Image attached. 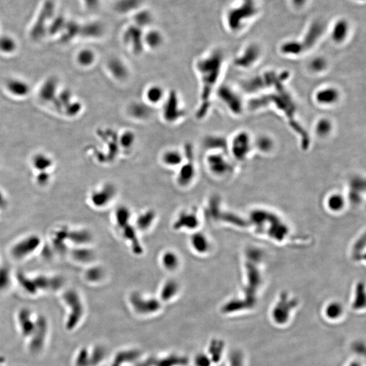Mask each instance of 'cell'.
<instances>
[{
    "instance_id": "obj_1",
    "label": "cell",
    "mask_w": 366,
    "mask_h": 366,
    "mask_svg": "<svg viewBox=\"0 0 366 366\" xmlns=\"http://www.w3.org/2000/svg\"><path fill=\"white\" fill-rule=\"evenodd\" d=\"M225 64V55L218 49L207 52L194 61V71L199 84L198 101L195 112L197 120L206 119L210 114L214 94L222 83Z\"/></svg>"
},
{
    "instance_id": "obj_2",
    "label": "cell",
    "mask_w": 366,
    "mask_h": 366,
    "mask_svg": "<svg viewBox=\"0 0 366 366\" xmlns=\"http://www.w3.org/2000/svg\"><path fill=\"white\" fill-rule=\"evenodd\" d=\"M297 106L293 94L288 88L287 83H283L265 93L252 97L250 103L247 105V107L252 110L270 108L284 116L289 126L297 133L303 149H308L310 143L309 134L305 131L297 119Z\"/></svg>"
},
{
    "instance_id": "obj_3",
    "label": "cell",
    "mask_w": 366,
    "mask_h": 366,
    "mask_svg": "<svg viewBox=\"0 0 366 366\" xmlns=\"http://www.w3.org/2000/svg\"><path fill=\"white\" fill-rule=\"evenodd\" d=\"M290 74L286 71L269 69L245 79L241 89L243 93L256 97L265 93L283 83H287Z\"/></svg>"
},
{
    "instance_id": "obj_4",
    "label": "cell",
    "mask_w": 366,
    "mask_h": 366,
    "mask_svg": "<svg viewBox=\"0 0 366 366\" xmlns=\"http://www.w3.org/2000/svg\"><path fill=\"white\" fill-rule=\"evenodd\" d=\"M214 99L233 117H240L247 109V102L241 89L228 83L220 84L214 94Z\"/></svg>"
},
{
    "instance_id": "obj_5",
    "label": "cell",
    "mask_w": 366,
    "mask_h": 366,
    "mask_svg": "<svg viewBox=\"0 0 366 366\" xmlns=\"http://www.w3.org/2000/svg\"><path fill=\"white\" fill-rule=\"evenodd\" d=\"M16 280L23 291L31 295L58 290L63 284L61 277L42 273L36 275L18 273Z\"/></svg>"
},
{
    "instance_id": "obj_6",
    "label": "cell",
    "mask_w": 366,
    "mask_h": 366,
    "mask_svg": "<svg viewBox=\"0 0 366 366\" xmlns=\"http://www.w3.org/2000/svg\"><path fill=\"white\" fill-rule=\"evenodd\" d=\"M160 107L161 118L168 125L178 124L187 116V111L183 103L182 97L177 90L167 91L165 99Z\"/></svg>"
},
{
    "instance_id": "obj_7",
    "label": "cell",
    "mask_w": 366,
    "mask_h": 366,
    "mask_svg": "<svg viewBox=\"0 0 366 366\" xmlns=\"http://www.w3.org/2000/svg\"><path fill=\"white\" fill-rule=\"evenodd\" d=\"M254 153V136L248 130L236 131L228 138V154L235 163L246 162Z\"/></svg>"
},
{
    "instance_id": "obj_8",
    "label": "cell",
    "mask_w": 366,
    "mask_h": 366,
    "mask_svg": "<svg viewBox=\"0 0 366 366\" xmlns=\"http://www.w3.org/2000/svg\"><path fill=\"white\" fill-rule=\"evenodd\" d=\"M42 238L39 235L31 234L22 237L11 245L9 254L15 261H24L29 259L42 247Z\"/></svg>"
},
{
    "instance_id": "obj_9",
    "label": "cell",
    "mask_w": 366,
    "mask_h": 366,
    "mask_svg": "<svg viewBox=\"0 0 366 366\" xmlns=\"http://www.w3.org/2000/svg\"><path fill=\"white\" fill-rule=\"evenodd\" d=\"M343 99V91L334 84H325L317 87L311 95L316 107L323 110H332L339 106Z\"/></svg>"
},
{
    "instance_id": "obj_10",
    "label": "cell",
    "mask_w": 366,
    "mask_h": 366,
    "mask_svg": "<svg viewBox=\"0 0 366 366\" xmlns=\"http://www.w3.org/2000/svg\"><path fill=\"white\" fill-rule=\"evenodd\" d=\"M184 160L177 169L176 181L181 187H187L194 182L197 176L195 151L191 143H186L183 148Z\"/></svg>"
},
{
    "instance_id": "obj_11",
    "label": "cell",
    "mask_w": 366,
    "mask_h": 366,
    "mask_svg": "<svg viewBox=\"0 0 366 366\" xmlns=\"http://www.w3.org/2000/svg\"><path fill=\"white\" fill-rule=\"evenodd\" d=\"M62 300L69 310L66 317V328L69 330H73L80 322L84 315V306L82 299L77 290L68 289L62 294Z\"/></svg>"
},
{
    "instance_id": "obj_12",
    "label": "cell",
    "mask_w": 366,
    "mask_h": 366,
    "mask_svg": "<svg viewBox=\"0 0 366 366\" xmlns=\"http://www.w3.org/2000/svg\"><path fill=\"white\" fill-rule=\"evenodd\" d=\"M234 163L228 153L226 152H207L205 157V164L208 172L218 178H224L232 173L234 170Z\"/></svg>"
},
{
    "instance_id": "obj_13",
    "label": "cell",
    "mask_w": 366,
    "mask_h": 366,
    "mask_svg": "<svg viewBox=\"0 0 366 366\" xmlns=\"http://www.w3.org/2000/svg\"><path fill=\"white\" fill-rule=\"evenodd\" d=\"M145 30L133 23L127 26L122 33V42L134 56H140L145 51L144 46Z\"/></svg>"
},
{
    "instance_id": "obj_14",
    "label": "cell",
    "mask_w": 366,
    "mask_h": 366,
    "mask_svg": "<svg viewBox=\"0 0 366 366\" xmlns=\"http://www.w3.org/2000/svg\"><path fill=\"white\" fill-rule=\"evenodd\" d=\"M262 52L256 45H249L244 49L234 59V64L237 69L247 71L256 67L260 63Z\"/></svg>"
},
{
    "instance_id": "obj_15",
    "label": "cell",
    "mask_w": 366,
    "mask_h": 366,
    "mask_svg": "<svg viewBox=\"0 0 366 366\" xmlns=\"http://www.w3.org/2000/svg\"><path fill=\"white\" fill-rule=\"evenodd\" d=\"M117 193L116 186L112 183H106L92 190L88 196L90 205L94 208H104L110 205Z\"/></svg>"
},
{
    "instance_id": "obj_16",
    "label": "cell",
    "mask_w": 366,
    "mask_h": 366,
    "mask_svg": "<svg viewBox=\"0 0 366 366\" xmlns=\"http://www.w3.org/2000/svg\"><path fill=\"white\" fill-rule=\"evenodd\" d=\"M49 332V323L44 316L37 317L36 328L29 339V349L32 354H37L43 349Z\"/></svg>"
},
{
    "instance_id": "obj_17",
    "label": "cell",
    "mask_w": 366,
    "mask_h": 366,
    "mask_svg": "<svg viewBox=\"0 0 366 366\" xmlns=\"http://www.w3.org/2000/svg\"><path fill=\"white\" fill-rule=\"evenodd\" d=\"M105 69L111 78L118 83H124L130 78V66L121 57H112L109 59L105 63Z\"/></svg>"
},
{
    "instance_id": "obj_18",
    "label": "cell",
    "mask_w": 366,
    "mask_h": 366,
    "mask_svg": "<svg viewBox=\"0 0 366 366\" xmlns=\"http://www.w3.org/2000/svg\"><path fill=\"white\" fill-rule=\"evenodd\" d=\"M155 107L147 104L143 100L133 101L127 105L125 114L127 118L137 122L149 121L154 114Z\"/></svg>"
},
{
    "instance_id": "obj_19",
    "label": "cell",
    "mask_w": 366,
    "mask_h": 366,
    "mask_svg": "<svg viewBox=\"0 0 366 366\" xmlns=\"http://www.w3.org/2000/svg\"><path fill=\"white\" fill-rule=\"evenodd\" d=\"M336 130V123L329 116H320L314 122L312 132L313 136L320 140H326L332 137Z\"/></svg>"
},
{
    "instance_id": "obj_20",
    "label": "cell",
    "mask_w": 366,
    "mask_h": 366,
    "mask_svg": "<svg viewBox=\"0 0 366 366\" xmlns=\"http://www.w3.org/2000/svg\"><path fill=\"white\" fill-rule=\"evenodd\" d=\"M4 88L10 97L15 99H25L31 92L30 84L19 77H10L7 79L4 83Z\"/></svg>"
},
{
    "instance_id": "obj_21",
    "label": "cell",
    "mask_w": 366,
    "mask_h": 366,
    "mask_svg": "<svg viewBox=\"0 0 366 366\" xmlns=\"http://www.w3.org/2000/svg\"><path fill=\"white\" fill-rule=\"evenodd\" d=\"M200 224L198 214L193 210H185L181 211L174 222V229L177 231L196 230Z\"/></svg>"
},
{
    "instance_id": "obj_22",
    "label": "cell",
    "mask_w": 366,
    "mask_h": 366,
    "mask_svg": "<svg viewBox=\"0 0 366 366\" xmlns=\"http://www.w3.org/2000/svg\"><path fill=\"white\" fill-rule=\"evenodd\" d=\"M130 303L134 309L141 314L154 313L160 309L161 306L160 303L157 299H147L138 293L131 295Z\"/></svg>"
},
{
    "instance_id": "obj_23",
    "label": "cell",
    "mask_w": 366,
    "mask_h": 366,
    "mask_svg": "<svg viewBox=\"0 0 366 366\" xmlns=\"http://www.w3.org/2000/svg\"><path fill=\"white\" fill-rule=\"evenodd\" d=\"M17 322L22 336L30 337L36 328L37 317L28 308H22L17 314Z\"/></svg>"
},
{
    "instance_id": "obj_24",
    "label": "cell",
    "mask_w": 366,
    "mask_h": 366,
    "mask_svg": "<svg viewBox=\"0 0 366 366\" xmlns=\"http://www.w3.org/2000/svg\"><path fill=\"white\" fill-rule=\"evenodd\" d=\"M167 90L158 84H149L144 90L143 101L151 107H160L165 99Z\"/></svg>"
},
{
    "instance_id": "obj_25",
    "label": "cell",
    "mask_w": 366,
    "mask_h": 366,
    "mask_svg": "<svg viewBox=\"0 0 366 366\" xmlns=\"http://www.w3.org/2000/svg\"><path fill=\"white\" fill-rule=\"evenodd\" d=\"M184 160L183 149L169 148L163 151L160 155V162L163 166L171 169H178Z\"/></svg>"
},
{
    "instance_id": "obj_26",
    "label": "cell",
    "mask_w": 366,
    "mask_h": 366,
    "mask_svg": "<svg viewBox=\"0 0 366 366\" xmlns=\"http://www.w3.org/2000/svg\"><path fill=\"white\" fill-rule=\"evenodd\" d=\"M144 46L145 50L155 52L162 49L166 42V38L158 29H146L144 32Z\"/></svg>"
},
{
    "instance_id": "obj_27",
    "label": "cell",
    "mask_w": 366,
    "mask_h": 366,
    "mask_svg": "<svg viewBox=\"0 0 366 366\" xmlns=\"http://www.w3.org/2000/svg\"><path fill=\"white\" fill-rule=\"evenodd\" d=\"M202 144L206 153L212 151L228 153V138L223 135L208 134L203 138Z\"/></svg>"
},
{
    "instance_id": "obj_28",
    "label": "cell",
    "mask_w": 366,
    "mask_h": 366,
    "mask_svg": "<svg viewBox=\"0 0 366 366\" xmlns=\"http://www.w3.org/2000/svg\"><path fill=\"white\" fill-rule=\"evenodd\" d=\"M276 149V142L274 138L269 134L262 133L258 136H254V153L262 155H269Z\"/></svg>"
},
{
    "instance_id": "obj_29",
    "label": "cell",
    "mask_w": 366,
    "mask_h": 366,
    "mask_svg": "<svg viewBox=\"0 0 366 366\" xmlns=\"http://www.w3.org/2000/svg\"><path fill=\"white\" fill-rule=\"evenodd\" d=\"M54 161L51 156L44 153H38L33 155L31 164L36 174L50 173L53 171Z\"/></svg>"
},
{
    "instance_id": "obj_30",
    "label": "cell",
    "mask_w": 366,
    "mask_h": 366,
    "mask_svg": "<svg viewBox=\"0 0 366 366\" xmlns=\"http://www.w3.org/2000/svg\"><path fill=\"white\" fill-rule=\"evenodd\" d=\"M189 244L194 252L199 254H208L211 249V243L208 237L201 232H194L190 238Z\"/></svg>"
},
{
    "instance_id": "obj_31",
    "label": "cell",
    "mask_w": 366,
    "mask_h": 366,
    "mask_svg": "<svg viewBox=\"0 0 366 366\" xmlns=\"http://www.w3.org/2000/svg\"><path fill=\"white\" fill-rule=\"evenodd\" d=\"M330 64L328 59L323 57H315L306 64V71L313 76H321L328 71Z\"/></svg>"
},
{
    "instance_id": "obj_32",
    "label": "cell",
    "mask_w": 366,
    "mask_h": 366,
    "mask_svg": "<svg viewBox=\"0 0 366 366\" xmlns=\"http://www.w3.org/2000/svg\"><path fill=\"white\" fill-rule=\"evenodd\" d=\"M58 83L56 79H48L44 81L39 90V98L44 103H50L58 95Z\"/></svg>"
},
{
    "instance_id": "obj_33",
    "label": "cell",
    "mask_w": 366,
    "mask_h": 366,
    "mask_svg": "<svg viewBox=\"0 0 366 366\" xmlns=\"http://www.w3.org/2000/svg\"><path fill=\"white\" fill-rule=\"evenodd\" d=\"M136 140V134L130 129H125L118 132V144L121 153H128L134 149Z\"/></svg>"
},
{
    "instance_id": "obj_34",
    "label": "cell",
    "mask_w": 366,
    "mask_h": 366,
    "mask_svg": "<svg viewBox=\"0 0 366 366\" xmlns=\"http://www.w3.org/2000/svg\"><path fill=\"white\" fill-rule=\"evenodd\" d=\"M97 56L95 51L91 49L85 48L79 50L75 55V62L82 69H90L97 62Z\"/></svg>"
},
{
    "instance_id": "obj_35",
    "label": "cell",
    "mask_w": 366,
    "mask_h": 366,
    "mask_svg": "<svg viewBox=\"0 0 366 366\" xmlns=\"http://www.w3.org/2000/svg\"><path fill=\"white\" fill-rule=\"evenodd\" d=\"M156 219L154 210H147L138 214L135 221L134 227L138 232H146L153 226Z\"/></svg>"
},
{
    "instance_id": "obj_36",
    "label": "cell",
    "mask_w": 366,
    "mask_h": 366,
    "mask_svg": "<svg viewBox=\"0 0 366 366\" xmlns=\"http://www.w3.org/2000/svg\"><path fill=\"white\" fill-rule=\"evenodd\" d=\"M132 15L133 19L132 23L144 30L150 28V25H152L154 20L152 12L146 8H140Z\"/></svg>"
},
{
    "instance_id": "obj_37",
    "label": "cell",
    "mask_w": 366,
    "mask_h": 366,
    "mask_svg": "<svg viewBox=\"0 0 366 366\" xmlns=\"http://www.w3.org/2000/svg\"><path fill=\"white\" fill-rule=\"evenodd\" d=\"M188 363V360L186 358L176 356L168 357V358L162 359V360H153L149 359L145 362L140 364L137 366H151L154 364L155 366H175L185 365Z\"/></svg>"
},
{
    "instance_id": "obj_38",
    "label": "cell",
    "mask_w": 366,
    "mask_h": 366,
    "mask_svg": "<svg viewBox=\"0 0 366 366\" xmlns=\"http://www.w3.org/2000/svg\"><path fill=\"white\" fill-rule=\"evenodd\" d=\"M74 261L79 263H89L94 259L95 254L88 246L75 247L70 252Z\"/></svg>"
},
{
    "instance_id": "obj_39",
    "label": "cell",
    "mask_w": 366,
    "mask_h": 366,
    "mask_svg": "<svg viewBox=\"0 0 366 366\" xmlns=\"http://www.w3.org/2000/svg\"><path fill=\"white\" fill-rule=\"evenodd\" d=\"M161 264L168 271H175L181 264L180 257L177 252L172 250L164 252L161 256Z\"/></svg>"
},
{
    "instance_id": "obj_40",
    "label": "cell",
    "mask_w": 366,
    "mask_h": 366,
    "mask_svg": "<svg viewBox=\"0 0 366 366\" xmlns=\"http://www.w3.org/2000/svg\"><path fill=\"white\" fill-rule=\"evenodd\" d=\"M115 8L118 12L122 13V14H134L141 8V0H118Z\"/></svg>"
},
{
    "instance_id": "obj_41",
    "label": "cell",
    "mask_w": 366,
    "mask_h": 366,
    "mask_svg": "<svg viewBox=\"0 0 366 366\" xmlns=\"http://www.w3.org/2000/svg\"><path fill=\"white\" fill-rule=\"evenodd\" d=\"M179 291V284L177 281L171 279L164 283L161 290V298L163 301H168L178 294Z\"/></svg>"
},
{
    "instance_id": "obj_42",
    "label": "cell",
    "mask_w": 366,
    "mask_h": 366,
    "mask_svg": "<svg viewBox=\"0 0 366 366\" xmlns=\"http://www.w3.org/2000/svg\"><path fill=\"white\" fill-rule=\"evenodd\" d=\"M18 49L15 39L8 35L0 36V53L4 55H12Z\"/></svg>"
},
{
    "instance_id": "obj_43",
    "label": "cell",
    "mask_w": 366,
    "mask_h": 366,
    "mask_svg": "<svg viewBox=\"0 0 366 366\" xmlns=\"http://www.w3.org/2000/svg\"><path fill=\"white\" fill-rule=\"evenodd\" d=\"M115 221L119 228L130 223L132 214L130 209L125 206H120L116 210L114 214Z\"/></svg>"
},
{
    "instance_id": "obj_44",
    "label": "cell",
    "mask_w": 366,
    "mask_h": 366,
    "mask_svg": "<svg viewBox=\"0 0 366 366\" xmlns=\"http://www.w3.org/2000/svg\"><path fill=\"white\" fill-rule=\"evenodd\" d=\"M326 205L330 211L333 212H341L345 208V198L341 194H332L327 199Z\"/></svg>"
},
{
    "instance_id": "obj_45",
    "label": "cell",
    "mask_w": 366,
    "mask_h": 366,
    "mask_svg": "<svg viewBox=\"0 0 366 366\" xmlns=\"http://www.w3.org/2000/svg\"><path fill=\"white\" fill-rule=\"evenodd\" d=\"M81 30L84 31L83 34L86 38L95 39L101 38V36H103L105 32L103 25L101 23H97V22L87 24V25L85 26Z\"/></svg>"
},
{
    "instance_id": "obj_46",
    "label": "cell",
    "mask_w": 366,
    "mask_h": 366,
    "mask_svg": "<svg viewBox=\"0 0 366 366\" xmlns=\"http://www.w3.org/2000/svg\"><path fill=\"white\" fill-rule=\"evenodd\" d=\"M105 271L103 268L99 266H94L86 270L84 273V278L90 283H98L103 280Z\"/></svg>"
},
{
    "instance_id": "obj_47",
    "label": "cell",
    "mask_w": 366,
    "mask_h": 366,
    "mask_svg": "<svg viewBox=\"0 0 366 366\" xmlns=\"http://www.w3.org/2000/svg\"><path fill=\"white\" fill-rule=\"evenodd\" d=\"M343 314V306L338 303H331L325 308V315L331 320H337Z\"/></svg>"
},
{
    "instance_id": "obj_48",
    "label": "cell",
    "mask_w": 366,
    "mask_h": 366,
    "mask_svg": "<svg viewBox=\"0 0 366 366\" xmlns=\"http://www.w3.org/2000/svg\"><path fill=\"white\" fill-rule=\"evenodd\" d=\"M139 356V353L136 351H123L120 353L116 356L114 360V363L112 364V366H120L122 364L124 363L125 362L132 361L136 360Z\"/></svg>"
},
{
    "instance_id": "obj_49",
    "label": "cell",
    "mask_w": 366,
    "mask_h": 366,
    "mask_svg": "<svg viewBox=\"0 0 366 366\" xmlns=\"http://www.w3.org/2000/svg\"><path fill=\"white\" fill-rule=\"evenodd\" d=\"M224 345L221 341H214L210 345V354L211 355L212 361L219 362L223 354Z\"/></svg>"
},
{
    "instance_id": "obj_50",
    "label": "cell",
    "mask_w": 366,
    "mask_h": 366,
    "mask_svg": "<svg viewBox=\"0 0 366 366\" xmlns=\"http://www.w3.org/2000/svg\"><path fill=\"white\" fill-rule=\"evenodd\" d=\"M11 277L8 270L0 267V294L7 291L10 286Z\"/></svg>"
},
{
    "instance_id": "obj_51",
    "label": "cell",
    "mask_w": 366,
    "mask_h": 366,
    "mask_svg": "<svg viewBox=\"0 0 366 366\" xmlns=\"http://www.w3.org/2000/svg\"><path fill=\"white\" fill-rule=\"evenodd\" d=\"M75 366H90V354L87 349H81L75 358Z\"/></svg>"
},
{
    "instance_id": "obj_52",
    "label": "cell",
    "mask_w": 366,
    "mask_h": 366,
    "mask_svg": "<svg viewBox=\"0 0 366 366\" xmlns=\"http://www.w3.org/2000/svg\"><path fill=\"white\" fill-rule=\"evenodd\" d=\"M105 351L101 347H96L91 356L90 355V366L97 365L105 358Z\"/></svg>"
},
{
    "instance_id": "obj_53",
    "label": "cell",
    "mask_w": 366,
    "mask_h": 366,
    "mask_svg": "<svg viewBox=\"0 0 366 366\" xmlns=\"http://www.w3.org/2000/svg\"><path fill=\"white\" fill-rule=\"evenodd\" d=\"M195 362L197 366H210L211 360L206 355L199 354L196 357Z\"/></svg>"
},
{
    "instance_id": "obj_54",
    "label": "cell",
    "mask_w": 366,
    "mask_h": 366,
    "mask_svg": "<svg viewBox=\"0 0 366 366\" xmlns=\"http://www.w3.org/2000/svg\"><path fill=\"white\" fill-rule=\"evenodd\" d=\"M86 8L90 11L97 10L101 4V0H83Z\"/></svg>"
},
{
    "instance_id": "obj_55",
    "label": "cell",
    "mask_w": 366,
    "mask_h": 366,
    "mask_svg": "<svg viewBox=\"0 0 366 366\" xmlns=\"http://www.w3.org/2000/svg\"><path fill=\"white\" fill-rule=\"evenodd\" d=\"M349 366H361L360 364L358 362H354V363L351 364Z\"/></svg>"
}]
</instances>
